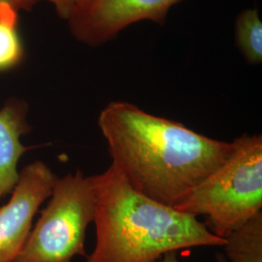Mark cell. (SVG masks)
Returning <instances> with one entry per match:
<instances>
[{
    "instance_id": "6da1fadb",
    "label": "cell",
    "mask_w": 262,
    "mask_h": 262,
    "mask_svg": "<svg viewBox=\"0 0 262 262\" xmlns=\"http://www.w3.org/2000/svg\"><path fill=\"white\" fill-rule=\"evenodd\" d=\"M97 123L111 164L130 187L170 207L177 206L234 149L233 141L212 139L125 101L108 104Z\"/></svg>"
},
{
    "instance_id": "7a4b0ae2",
    "label": "cell",
    "mask_w": 262,
    "mask_h": 262,
    "mask_svg": "<svg viewBox=\"0 0 262 262\" xmlns=\"http://www.w3.org/2000/svg\"><path fill=\"white\" fill-rule=\"evenodd\" d=\"M92 179L96 241L86 262H155L170 252L225 244L195 216L136 191L113 164Z\"/></svg>"
},
{
    "instance_id": "3957f363",
    "label": "cell",
    "mask_w": 262,
    "mask_h": 262,
    "mask_svg": "<svg viewBox=\"0 0 262 262\" xmlns=\"http://www.w3.org/2000/svg\"><path fill=\"white\" fill-rule=\"evenodd\" d=\"M225 162L174 207L193 216L225 239L262 209V136L244 133Z\"/></svg>"
},
{
    "instance_id": "277c9868",
    "label": "cell",
    "mask_w": 262,
    "mask_h": 262,
    "mask_svg": "<svg viewBox=\"0 0 262 262\" xmlns=\"http://www.w3.org/2000/svg\"><path fill=\"white\" fill-rule=\"evenodd\" d=\"M95 213L93 179L82 170L56 180L47 206L14 262H72L86 257L84 241Z\"/></svg>"
},
{
    "instance_id": "5b68a950",
    "label": "cell",
    "mask_w": 262,
    "mask_h": 262,
    "mask_svg": "<svg viewBox=\"0 0 262 262\" xmlns=\"http://www.w3.org/2000/svg\"><path fill=\"white\" fill-rule=\"evenodd\" d=\"M182 0H84L68 19L76 40L97 47L141 20L164 25L169 10Z\"/></svg>"
},
{
    "instance_id": "8992f818",
    "label": "cell",
    "mask_w": 262,
    "mask_h": 262,
    "mask_svg": "<svg viewBox=\"0 0 262 262\" xmlns=\"http://www.w3.org/2000/svg\"><path fill=\"white\" fill-rule=\"evenodd\" d=\"M58 179L44 161L29 163L7 204L0 208V262H14L28 240L39 207L50 198Z\"/></svg>"
},
{
    "instance_id": "52a82bcc",
    "label": "cell",
    "mask_w": 262,
    "mask_h": 262,
    "mask_svg": "<svg viewBox=\"0 0 262 262\" xmlns=\"http://www.w3.org/2000/svg\"><path fill=\"white\" fill-rule=\"evenodd\" d=\"M28 112V104L18 98L7 100L0 110V199L17 185L19 159L31 149L20 142V137L31 130Z\"/></svg>"
},
{
    "instance_id": "ba28073f",
    "label": "cell",
    "mask_w": 262,
    "mask_h": 262,
    "mask_svg": "<svg viewBox=\"0 0 262 262\" xmlns=\"http://www.w3.org/2000/svg\"><path fill=\"white\" fill-rule=\"evenodd\" d=\"M223 247L230 262H262V212L227 235Z\"/></svg>"
},
{
    "instance_id": "9c48e42d",
    "label": "cell",
    "mask_w": 262,
    "mask_h": 262,
    "mask_svg": "<svg viewBox=\"0 0 262 262\" xmlns=\"http://www.w3.org/2000/svg\"><path fill=\"white\" fill-rule=\"evenodd\" d=\"M235 38L248 63H261L262 23L257 10H244L240 13L235 23Z\"/></svg>"
},
{
    "instance_id": "30bf717a",
    "label": "cell",
    "mask_w": 262,
    "mask_h": 262,
    "mask_svg": "<svg viewBox=\"0 0 262 262\" xmlns=\"http://www.w3.org/2000/svg\"><path fill=\"white\" fill-rule=\"evenodd\" d=\"M18 19V15L0 16V72L15 68L24 58Z\"/></svg>"
},
{
    "instance_id": "8fae6325",
    "label": "cell",
    "mask_w": 262,
    "mask_h": 262,
    "mask_svg": "<svg viewBox=\"0 0 262 262\" xmlns=\"http://www.w3.org/2000/svg\"><path fill=\"white\" fill-rule=\"evenodd\" d=\"M39 0H0V15L19 13L20 10L30 11Z\"/></svg>"
},
{
    "instance_id": "7c38bea8",
    "label": "cell",
    "mask_w": 262,
    "mask_h": 262,
    "mask_svg": "<svg viewBox=\"0 0 262 262\" xmlns=\"http://www.w3.org/2000/svg\"><path fill=\"white\" fill-rule=\"evenodd\" d=\"M51 2L55 9L56 14L59 18L67 19L72 16L76 9L84 2V0H47Z\"/></svg>"
},
{
    "instance_id": "4fadbf2b",
    "label": "cell",
    "mask_w": 262,
    "mask_h": 262,
    "mask_svg": "<svg viewBox=\"0 0 262 262\" xmlns=\"http://www.w3.org/2000/svg\"><path fill=\"white\" fill-rule=\"evenodd\" d=\"M178 252H170V253H165L164 255H162L159 259L155 262H181L178 259ZM215 259L216 262H228L224 254L222 253H217L215 255Z\"/></svg>"
}]
</instances>
